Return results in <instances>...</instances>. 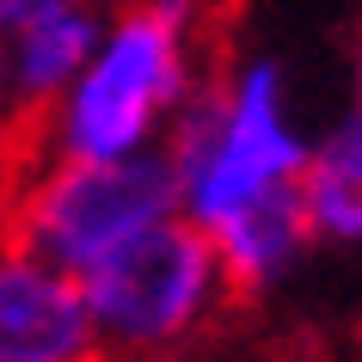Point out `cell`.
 <instances>
[{
    "label": "cell",
    "mask_w": 362,
    "mask_h": 362,
    "mask_svg": "<svg viewBox=\"0 0 362 362\" xmlns=\"http://www.w3.org/2000/svg\"><path fill=\"white\" fill-rule=\"evenodd\" d=\"M209 0H123L105 31L25 129V153L56 160H123L166 141L172 117L203 86L197 37Z\"/></svg>",
    "instance_id": "1"
},
{
    "label": "cell",
    "mask_w": 362,
    "mask_h": 362,
    "mask_svg": "<svg viewBox=\"0 0 362 362\" xmlns=\"http://www.w3.org/2000/svg\"><path fill=\"white\" fill-rule=\"evenodd\" d=\"M307 123L295 111V86L276 56H246L221 80L197 86L166 129V166L178 215L215 228L221 215L246 209L270 191L301 185L307 166Z\"/></svg>",
    "instance_id": "2"
},
{
    "label": "cell",
    "mask_w": 362,
    "mask_h": 362,
    "mask_svg": "<svg viewBox=\"0 0 362 362\" xmlns=\"http://www.w3.org/2000/svg\"><path fill=\"white\" fill-rule=\"evenodd\" d=\"M80 295L105 356L160 362L215 320V307L228 301V283L209 233L172 209L80 270Z\"/></svg>",
    "instance_id": "3"
},
{
    "label": "cell",
    "mask_w": 362,
    "mask_h": 362,
    "mask_svg": "<svg viewBox=\"0 0 362 362\" xmlns=\"http://www.w3.org/2000/svg\"><path fill=\"white\" fill-rule=\"evenodd\" d=\"M178 209L166 148L123 153V160H56L25 153L19 178L0 209V240H19L62 270L98 264L129 233Z\"/></svg>",
    "instance_id": "4"
},
{
    "label": "cell",
    "mask_w": 362,
    "mask_h": 362,
    "mask_svg": "<svg viewBox=\"0 0 362 362\" xmlns=\"http://www.w3.org/2000/svg\"><path fill=\"white\" fill-rule=\"evenodd\" d=\"M0 362H105L74 270L0 240Z\"/></svg>",
    "instance_id": "5"
},
{
    "label": "cell",
    "mask_w": 362,
    "mask_h": 362,
    "mask_svg": "<svg viewBox=\"0 0 362 362\" xmlns=\"http://www.w3.org/2000/svg\"><path fill=\"white\" fill-rule=\"evenodd\" d=\"M203 233H209L221 283H228L233 301L270 295V288L307 258V246H313V228H307V209H301V185L258 197V203L221 215V221L203 228Z\"/></svg>",
    "instance_id": "6"
},
{
    "label": "cell",
    "mask_w": 362,
    "mask_h": 362,
    "mask_svg": "<svg viewBox=\"0 0 362 362\" xmlns=\"http://www.w3.org/2000/svg\"><path fill=\"white\" fill-rule=\"evenodd\" d=\"M301 209H307V228H313V246L362 252V98L344 105L307 141Z\"/></svg>",
    "instance_id": "7"
},
{
    "label": "cell",
    "mask_w": 362,
    "mask_h": 362,
    "mask_svg": "<svg viewBox=\"0 0 362 362\" xmlns=\"http://www.w3.org/2000/svg\"><path fill=\"white\" fill-rule=\"evenodd\" d=\"M19 160H25V135L0 129V209H6V191H13V178H19Z\"/></svg>",
    "instance_id": "8"
},
{
    "label": "cell",
    "mask_w": 362,
    "mask_h": 362,
    "mask_svg": "<svg viewBox=\"0 0 362 362\" xmlns=\"http://www.w3.org/2000/svg\"><path fill=\"white\" fill-rule=\"evenodd\" d=\"M350 80H356V98H362V13H356V37H350Z\"/></svg>",
    "instance_id": "9"
}]
</instances>
